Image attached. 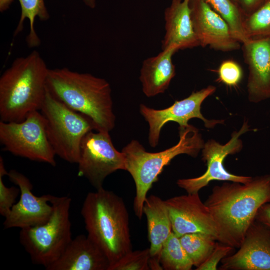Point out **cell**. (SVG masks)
Returning a JSON list of instances; mask_svg holds the SVG:
<instances>
[{
	"label": "cell",
	"mask_w": 270,
	"mask_h": 270,
	"mask_svg": "<svg viewBox=\"0 0 270 270\" xmlns=\"http://www.w3.org/2000/svg\"><path fill=\"white\" fill-rule=\"evenodd\" d=\"M84 4L90 8H94L96 5V0H83Z\"/></svg>",
	"instance_id": "33"
},
{
	"label": "cell",
	"mask_w": 270,
	"mask_h": 270,
	"mask_svg": "<svg viewBox=\"0 0 270 270\" xmlns=\"http://www.w3.org/2000/svg\"><path fill=\"white\" fill-rule=\"evenodd\" d=\"M179 238L194 266L196 268L206 260L217 242L212 236L202 232L186 234Z\"/></svg>",
	"instance_id": "24"
},
{
	"label": "cell",
	"mask_w": 270,
	"mask_h": 270,
	"mask_svg": "<svg viewBox=\"0 0 270 270\" xmlns=\"http://www.w3.org/2000/svg\"><path fill=\"white\" fill-rule=\"evenodd\" d=\"M229 26L233 36L240 43L250 40L244 28V14L238 4L232 0H204Z\"/></svg>",
	"instance_id": "22"
},
{
	"label": "cell",
	"mask_w": 270,
	"mask_h": 270,
	"mask_svg": "<svg viewBox=\"0 0 270 270\" xmlns=\"http://www.w3.org/2000/svg\"><path fill=\"white\" fill-rule=\"evenodd\" d=\"M238 250L221 260L222 270H270V231L254 220Z\"/></svg>",
	"instance_id": "15"
},
{
	"label": "cell",
	"mask_w": 270,
	"mask_h": 270,
	"mask_svg": "<svg viewBox=\"0 0 270 270\" xmlns=\"http://www.w3.org/2000/svg\"><path fill=\"white\" fill-rule=\"evenodd\" d=\"M68 196H52V212L44 224L22 228L20 240L33 263L45 268L56 261L72 240Z\"/></svg>",
	"instance_id": "6"
},
{
	"label": "cell",
	"mask_w": 270,
	"mask_h": 270,
	"mask_svg": "<svg viewBox=\"0 0 270 270\" xmlns=\"http://www.w3.org/2000/svg\"><path fill=\"white\" fill-rule=\"evenodd\" d=\"M149 248L131 250L114 264L108 270H149Z\"/></svg>",
	"instance_id": "26"
},
{
	"label": "cell",
	"mask_w": 270,
	"mask_h": 270,
	"mask_svg": "<svg viewBox=\"0 0 270 270\" xmlns=\"http://www.w3.org/2000/svg\"><path fill=\"white\" fill-rule=\"evenodd\" d=\"M178 50L174 47L168 48L143 61L140 80L142 92L147 97L162 94L168 88L176 74L172 58Z\"/></svg>",
	"instance_id": "19"
},
{
	"label": "cell",
	"mask_w": 270,
	"mask_h": 270,
	"mask_svg": "<svg viewBox=\"0 0 270 270\" xmlns=\"http://www.w3.org/2000/svg\"><path fill=\"white\" fill-rule=\"evenodd\" d=\"M160 261L164 270H190L194 266L179 237L172 232L162 246Z\"/></svg>",
	"instance_id": "23"
},
{
	"label": "cell",
	"mask_w": 270,
	"mask_h": 270,
	"mask_svg": "<svg viewBox=\"0 0 270 270\" xmlns=\"http://www.w3.org/2000/svg\"><path fill=\"white\" fill-rule=\"evenodd\" d=\"M40 110L45 119L47 136L56 155L68 162L77 164L82 138L88 132L95 130L93 122L69 108L48 90Z\"/></svg>",
	"instance_id": "7"
},
{
	"label": "cell",
	"mask_w": 270,
	"mask_h": 270,
	"mask_svg": "<svg viewBox=\"0 0 270 270\" xmlns=\"http://www.w3.org/2000/svg\"><path fill=\"white\" fill-rule=\"evenodd\" d=\"M46 88L69 108L91 119L96 131L114 128L112 89L105 79L66 68L49 69Z\"/></svg>",
	"instance_id": "2"
},
{
	"label": "cell",
	"mask_w": 270,
	"mask_h": 270,
	"mask_svg": "<svg viewBox=\"0 0 270 270\" xmlns=\"http://www.w3.org/2000/svg\"><path fill=\"white\" fill-rule=\"evenodd\" d=\"M48 70L36 50L14 60L0 78V120L20 122L40 110L47 90Z\"/></svg>",
	"instance_id": "3"
},
{
	"label": "cell",
	"mask_w": 270,
	"mask_h": 270,
	"mask_svg": "<svg viewBox=\"0 0 270 270\" xmlns=\"http://www.w3.org/2000/svg\"><path fill=\"white\" fill-rule=\"evenodd\" d=\"M249 71L247 90L250 102L270 98V38L250 40L242 44Z\"/></svg>",
	"instance_id": "16"
},
{
	"label": "cell",
	"mask_w": 270,
	"mask_h": 270,
	"mask_svg": "<svg viewBox=\"0 0 270 270\" xmlns=\"http://www.w3.org/2000/svg\"></svg>",
	"instance_id": "35"
},
{
	"label": "cell",
	"mask_w": 270,
	"mask_h": 270,
	"mask_svg": "<svg viewBox=\"0 0 270 270\" xmlns=\"http://www.w3.org/2000/svg\"><path fill=\"white\" fill-rule=\"evenodd\" d=\"M14 0H0V11L4 12L9 8Z\"/></svg>",
	"instance_id": "32"
},
{
	"label": "cell",
	"mask_w": 270,
	"mask_h": 270,
	"mask_svg": "<svg viewBox=\"0 0 270 270\" xmlns=\"http://www.w3.org/2000/svg\"><path fill=\"white\" fill-rule=\"evenodd\" d=\"M190 2V0H172L166 9L162 50L174 47L178 50L200 46L192 20Z\"/></svg>",
	"instance_id": "18"
},
{
	"label": "cell",
	"mask_w": 270,
	"mask_h": 270,
	"mask_svg": "<svg viewBox=\"0 0 270 270\" xmlns=\"http://www.w3.org/2000/svg\"><path fill=\"white\" fill-rule=\"evenodd\" d=\"M80 212L87 236L106 255L110 266L132 250L128 212L121 197L101 188L87 194Z\"/></svg>",
	"instance_id": "4"
},
{
	"label": "cell",
	"mask_w": 270,
	"mask_h": 270,
	"mask_svg": "<svg viewBox=\"0 0 270 270\" xmlns=\"http://www.w3.org/2000/svg\"><path fill=\"white\" fill-rule=\"evenodd\" d=\"M8 172L5 168L4 160L0 156V214L6 217L9 213L12 206L15 204L16 199L20 194L19 188L7 187L5 186L3 177L8 175Z\"/></svg>",
	"instance_id": "27"
},
{
	"label": "cell",
	"mask_w": 270,
	"mask_h": 270,
	"mask_svg": "<svg viewBox=\"0 0 270 270\" xmlns=\"http://www.w3.org/2000/svg\"><path fill=\"white\" fill-rule=\"evenodd\" d=\"M248 130L247 123L244 122L240 130L234 132L230 140L222 145L214 140L204 144L202 150V160L206 162L207 170L202 175L194 178L179 179L177 185L187 193L198 192L212 180H222L246 183L252 177L235 175L227 171L224 166L226 157L230 154L239 152L242 148L240 136Z\"/></svg>",
	"instance_id": "11"
},
{
	"label": "cell",
	"mask_w": 270,
	"mask_h": 270,
	"mask_svg": "<svg viewBox=\"0 0 270 270\" xmlns=\"http://www.w3.org/2000/svg\"><path fill=\"white\" fill-rule=\"evenodd\" d=\"M179 141L176 145L159 152L146 151L136 140H132L122 150L125 156V170L131 174L135 183L134 210L140 220L144 214L143 206L147 194L153 184L158 180L164 167L180 154L196 156L204 146V141L198 130L192 125L179 127Z\"/></svg>",
	"instance_id": "5"
},
{
	"label": "cell",
	"mask_w": 270,
	"mask_h": 270,
	"mask_svg": "<svg viewBox=\"0 0 270 270\" xmlns=\"http://www.w3.org/2000/svg\"><path fill=\"white\" fill-rule=\"evenodd\" d=\"M0 142L14 155L54 166L55 152L48 140L45 119L36 110L20 122H0Z\"/></svg>",
	"instance_id": "8"
},
{
	"label": "cell",
	"mask_w": 270,
	"mask_h": 270,
	"mask_svg": "<svg viewBox=\"0 0 270 270\" xmlns=\"http://www.w3.org/2000/svg\"><path fill=\"white\" fill-rule=\"evenodd\" d=\"M268 0H238L244 16H248L262 6Z\"/></svg>",
	"instance_id": "30"
},
{
	"label": "cell",
	"mask_w": 270,
	"mask_h": 270,
	"mask_svg": "<svg viewBox=\"0 0 270 270\" xmlns=\"http://www.w3.org/2000/svg\"><path fill=\"white\" fill-rule=\"evenodd\" d=\"M191 17L200 46L222 52L240 48L224 19L204 0H190Z\"/></svg>",
	"instance_id": "14"
},
{
	"label": "cell",
	"mask_w": 270,
	"mask_h": 270,
	"mask_svg": "<svg viewBox=\"0 0 270 270\" xmlns=\"http://www.w3.org/2000/svg\"><path fill=\"white\" fill-rule=\"evenodd\" d=\"M216 88L209 86L200 90L192 92L188 97L176 101L171 106L162 110L149 108L144 104L140 106V111L149 126L148 142L152 148L159 142L162 128L167 122H177L181 128L189 126L188 122L193 118L202 120L206 128H212L222 120H208L200 112L201 105L204 100L213 94Z\"/></svg>",
	"instance_id": "10"
},
{
	"label": "cell",
	"mask_w": 270,
	"mask_h": 270,
	"mask_svg": "<svg viewBox=\"0 0 270 270\" xmlns=\"http://www.w3.org/2000/svg\"><path fill=\"white\" fill-rule=\"evenodd\" d=\"M234 248L219 242H216V246L206 260L196 270H216L218 265L223 258L230 255Z\"/></svg>",
	"instance_id": "29"
},
{
	"label": "cell",
	"mask_w": 270,
	"mask_h": 270,
	"mask_svg": "<svg viewBox=\"0 0 270 270\" xmlns=\"http://www.w3.org/2000/svg\"><path fill=\"white\" fill-rule=\"evenodd\" d=\"M143 214L146 218L150 257L160 258L162 246L172 232L164 200L153 194L147 196L143 206Z\"/></svg>",
	"instance_id": "20"
},
{
	"label": "cell",
	"mask_w": 270,
	"mask_h": 270,
	"mask_svg": "<svg viewBox=\"0 0 270 270\" xmlns=\"http://www.w3.org/2000/svg\"><path fill=\"white\" fill-rule=\"evenodd\" d=\"M110 262L88 236L72 239L60 258L46 270H108Z\"/></svg>",
	"instance_id": "17"
},
{
	"label": "cell",
	"mask_w": 270,
	"mask_h": 270,
	"mask_svg": "<svg viewBox=\"0 0 270 270\" xmlns=\"http://www.w3.org/2000/svg\"><path fill=\"white\" fill-rule=\"evenodd\" d=\"M255 220L263 224L270 231V202L263 204L260 208Z\"/></svg>",
	"instance_id": "31"
},
{
	"label": "cell",
	"mask_w": 270,
	"mask_h": 270,
	"mask_svg": "<svg viewBox=\"0 0 270 270\" xmlns=\"http://www.w3.org/2000/svg\"><path fill=\"white\" fill-rule=\"evenodd\" d=\"M96 132L90 131L82 138L77 164L78 176L86 178L98 190L108 175L126 170V160L114 146L108 132Z\"/></svg>",
	"instance_id": "9"
},
{
	"label": "cell",
	"mask_w": 270,
	"mask_h": 270,
	"mask_svg": "<svg viewBox=\"0 0 270 270\" xmlns=\"http://www.w3.org/2000/svg\"><path fill=\"white\" fill-rule=\"evenodd\" d=\"M172 232L178 237L202 232L224 244L219 228L210 212L202 201L198 192L175 196L164 200Z\"/></svg>",
	"instance_id": "12"
},
{
	"label": "cell",
	"mask_w": 270,
	"mask_h": 270,
	"mask_svg": "<svg viewBox=\"0 0 270 270\" xmlns=\"http://www.w3.org/2000/svg\"><path fill=\"white\" fill-rule=\"evenodd\" d=\"M270 202V174L246 183L214 186L204 202L219 228L224 244L238 248L260 208Z\"/></svg>",
	"instance_id": "1"
},
{
	"label": "cell",
	"mask_w": 270,
	"mask_h": 270,
	"mask_svg": "<svg viewBox=\"0 0 270 270\" xmlns=\"http://www.w3.org/2000/svg\"><path fill=\"white\" fill-rule=\"evenodd\" d=\"M234 2L238 4V0H232ZM239 6V5H238Z\"/></svg>",
	"instance_id": "34"
},
{
	"label": "cell",
	"mask_w": 270,
	"mask_h": 270,
	"mask_svg": "<svg viewBox=\"0 0 270 270\" xmlns=\"http://www.w3.org/2000/svg\"><path fill=\"white\" fill-rule=\"evenodd\" d=\"M18 0L20 6L21 13L14 35L18 34L23 30L24 22L28 19L30 22V30L26 38V44L30 48L38 46L40 40L35 30V20L38 18L40 20L45 21L50 18L44 0Z\"/></svg>",
	"instance_id": "21"
},
{
	"label": "cell",
	"mask_w": 270,
	"mask_h": 270,
	"mask_svg": "<svg viewBox=\"0 0 270 270\" xmlns=\"http://www.w3.org/2000/svg\"><path fill=\"white\" fill-rule=\"evenodd\" d=\"M244 28L250 40L270 38V0L244 16Z\"/></svg>",
	"instance_id": "25"
},
{
	"label": "cell",
	"mask_w": 270,
	"mask_h": 270,
	"mask_svg": "<svg viewBox=\"0 0 270 270\" xmlns=\"http://www.w3.org/2000/svg\"><path fill=\"white\" fill-rule=\"evenodd\" d=\"M7 176L19 188L20 197L18 202L4 217V228L22 229L45 223L53 211V206L50 202L52 195L48 194L40 196L34 195L30 180L15 170L8 172Z\"/></svg>",
	"instance_id": "13"
},
{
	"label": "cell",
	"mask_w": 270,
	"mask_h": 270,
	"mask_svg": "<svg viewBox=\"0 0 270 270\" xmlns=\"http://www.w3.org/2000/svg\"><path fill=\"white\" fill-rule=\"evenodd\" d=\"M218 80L229 86H235L240 82L242 70L240 66L232 60L222 62L218 69Z\"/></svg>",
	"instance_id": "28"
}]
</instances>
